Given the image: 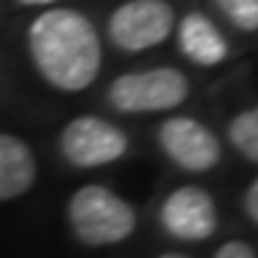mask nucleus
<instances>
[{
	"label": "nucleus",
	"instance_id": "f257e3e1",
	"mask_svg": "<svg viewBox=\"0 0 258 258\" xmlns=\"http://www.w3.org/2000/svg\"><path fill=\"white\" fill-rule=\"evenodd\" d=\"M27 45L40 77L61 92L87 90L100 74L103 48L98 29L74 8L40 14L29 24Z\"/></svg>",
	"mask_w": 258,
	"mask_h": 258
},
{
	"label": "nucleus",
	"instance_id": "1a4fd4ad",
	"mask_svg": "<svg viewBox=\"0 0 258 258\" xmlns=\"http://www.w3.org/2000/svg\"><path fill=\"white\" fill-rule=\"evenodd\" d=\"M37 161L21 137L0 132V201H14L32 190Z\"/></svg>",
	"mask_w": 258,
	"mask_h": 258
},
{
	"label": "nucleus",
	"instance_id": "f8f14e48",
	"mask_svg": "<svg viewBox=\"0 0 258 258\" xmlns=\"http://www.w3.org/2000/svg\"><path fill=\"white\" fill-rule=\"evenodd\" d=\"M214 258H258V255H255V250H253V245L242 242V240H232V242L221 245Z\"/></svg>",
	"mask_w": 258,
	"mask_h": 258
},
{
	"label": "nucleus",
	"instance_id": "4468645a",
	"mask_svg": "<svg viewBox=\"0 0 258 258\" xmlns=\"http://www.w3.org/2000/svg\"><path fill=\"white\" fill-rule=\"evenodd\" d=\"M19 6H50V3H58V0H16Z\"/></svg>",
	"mask_w": 258,
	"mask_h": 258
},
{
	"label": "nucleus",
	"instance_id": "f03ea898",
	"mask_svg": "<svg viewBox=\"0 0 258 258\" xmlns=\"http://www.w3.org/2000/svg\"><path fill=\"white\" fill-rule=\"evenodd\" d=\"M69 227L87 248H108L129 240L137 229V214L121 195L105 184H85L69 201Z\"/></svg>",
	"mask_w": 258,
	"mask_h": 258
},
{
	"label": "nucleus",
	"instance_id": "0eeeda50",
	"mask_svg": "<svg viewBox=\"0 0 258 258\" xmlns=\"http://www.w3.org/2000/svg\"><path fill=\"white\" fill-rule=\"evenodd\" d=\"M161 224L174 240L203 242L214 237L219 227L216 203L203 187L195 184L177 187L161 206Z\"/></svg>",
	"mask_w": 258,
	"mask_h": 258
},
{
	"label": "nucleus",
	"instance_id": "ddd939ff",
	"mask_svg": "<svg viewBox=\"0 0 258 258\" xmlns=\"http://www.w3.org/2000/svg\"><path fill=\"white\" fill-rule=\"evenodd\" d=\"M242 203H245V216H248L253 224H255V221H258V182H255V179L248 184Z\"/></svg>",
	"mask_w": 258,
	"mask_h": 258
},
{
	"label": "nucleus",
	"instance_id": "2eb2a0df",
	"mask_svg": "<svg viewBox=\"0 0 258 258\" xmlns=\"http://www.w3.org/2000/svg\"><path fill=\"white\" fill-rule=\"evenodd\" d=\"M158 258H190V255H184V253H163Z\"/></svg>",
	"mask_w": 258,
	"mask_h": 258
},
{
	"label": "nucleus",
	"instance_id": "6e6552de",
	"mask_svg": "<svg viewBox=\"0 0 258 258\" xmlns=\"http://www.w3.org/2000/svg\"><path fill=\"white\" fill-rule=\"evenodd\" d=\"M177 45L184 53V58H190L198 66H219L229 55V45L224 34L219 32V27L206 14H198V11L187 14L179 21Z\"/></svg>",
	"mask_w": 258,
	"mask_h": 258
},
{
	"label": "nucleus",
	"instance_id": "7ed1b4c3",
	"mask_svg": "<svg viewBox=\"0 0 258 258\" xmlns=\"http://www.w3.org/2000/svg\"><path fill=\"white\" fill-rule=\"evenodd\" d=\"M190 95V82L174 66L121 74L108 87V103L121 113H156L182 105Z\"/></svg>",
	"mask_w": 258,
	"mask_h": 258
},
{
	"label": "nucleus",
	"instance_id": "9d476101",
	"mask_svg": "<svg viewBox=\"0 0 258 258\" xmlns=\"http://www.w3.org/2000/svg\"><path fill=\"white\" fill-rule=\"evenodd\" d=\"M229 140L242 158L258 161V108H248L229 121Z\"/></svg>",
	"mask_w": 258,
	"mask_h": 258
},
{
	"label": "nucleus",
	"instance_id": "423d86ee",
	"mask_svg": "<svg viewBox=\"0 0 258 258\" xmlns=\"http://www.w3.org/2000/svg\"><path fill=\"white\" fill-rule=\"evenodd\" d=\"M158 145L179 169L203 174L221 161V143L211 129L192 116H174L158 129Z\"/></svg>",
	"mask_w": 258,
	"mask_h": 258
},
{
	"label": "nucleus",
	"instance_id": "9b49d317",
	"mask_svg": "<svg viewBox=\"0 0 258 258\" xmlns=\"http://www.w3.org/2000/svg\"><path fill=\"white\" fill-rule=\"evenodd\" d=\"M221 16H227L229 24L240 32H255L258 29V0H214Z\"/></svg>",
	"mask_w": 258,
	"mask_h": 258
},
{
	"label": "nucleus",
	"instance_id": "20e7f679",
	"mask_svg": "<svg viewBox=\"0 0 258 258\" xmlns=\"http://www.w3.org/2000/svg\"><path fill=\"white\" fill-rule=\"evenodd\" d=\"M174 29V8L166 0H129L108 19V37L124 53H143L166 42Z\"/></svg>",
	"mask_w": 258,
	"mask_h": 258
},
{
	"label": "nucleus",
	"instance_id": "39448f33",
	"mask_svg": "<svg viewBox=\"0 0 258 258\" xmlns=\"http://www.w3.org/2000/svg\"><path fill=\"white\" fill-rule=\"evenodd\" d=\"M61 156L77 169H98L119 161L129 140L116 124L100 119V116H77L61 132Z\"/></svg>",
	"mask_w": 258,
	"mask_h": 258
}]
</instances>
